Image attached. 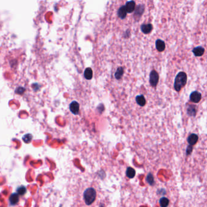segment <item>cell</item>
<instances>
[{
	"label": "cell",
	"instance_id": "1",
	"mask_svg": "<svg viewBox=\"0 0 207 207\" xmlns=\"http://www.w3.org/2000/svg\"><path fill=\"white\" fill-rule=\"evenodd\" d=\"M187 81V75L183 71H180L176 75L174 83V87L176 91H180V90L185 87Z\"/></svg>",
	"mask_w": 207,
	"mask_h": 207
},
{
	"label": "cell",
	"instance_id": "2",
	"mask_svg": "<svg viewBox=\"0 0 207 207\" xmlns=\"http://www.w3.org/2000/svg\"><path fill=\"white\" fill-rule=\"evenodd\" d=\"M96 192L93 188H88L84 192V199L87 205L92 204L95 200Z\"/></svg>",
	"mask_w": 207,
	"mask_h": 207
},
{
	"label": "cell",
	"instance_id": "3",
	"mask_svg": "<svg viewBox=\"0 0 207 207\" xmlns=\"http://www.w3.org/2000/svg\"><path fill=\"white\" fill-rule=\"evenodd\" d=\"M159 81V74L155 70H152L150 74V83L152 87H155Z\"/></svg>",
	"mask_w": 207,
	"mask_h": 207
},
{
	"label": "cell",
	"instance_id": "4",
	"mask_svg": "<svg viewBox=\"0 0 207 207\" xmlns=\"http://www.w3.org/2000/svg\"><path fill=\"white\" fill-rule=\"evenodd\" d=\"M202 99L201 93L197 91H192L189 95V100L193 103H199Z\"/></svg>",
	"mask_w": 207,
	"mask_h": 207
},
{
	"label": "cell",
	"instance_id": "5",
	"mask_svg": "<svg viewBox=\"0 0 207 207\" xmlns=\"http://www.w3.org/2000/svg\"><path fill=\"white\" fill-rule=\"evenodd\" d=\"M71 112L74 114H77L79 111V104L76 101H73L71 102L69 106Z\"/></svg>",
	"mask_w": 207,
	"mask_h": 207
},
{
	"label": "cell",
	"instance_id": "6",
	"mask_svg": "<svg viewBox=\"0 0 207 207\" xmlns=\"http://www.w3.org/2000/svg\"><path fill=\"white\" fill-rule=\"evenodd\" d=\"M124 6H125V8L126 10V12L130 13L133 12L135 10L136 3L133 0L129 1L126 2V4L124 5Z\"/></svg>",
	"mask_w": 207,
	"mask_h": 207
},
{
	"label": "cell",
	"instance_id": "7",
	"mask_svg": "<svg viewBox=\"0 0 207 207\" xmlns=\"http://www.w3.org/2000/svg\"><path fill=\"white\" fill-rule=\"evenodd\" d=\"M186 112L188 116L191 117H194L196 115L197 113V110H196V107L195 105L191 104V105H188L186 108Z\"/></svg>",
	"mask_w": 207,
	"mask_h": 207
},
{
	"label": "cell",
	"instance_id": "8",
	"mask_svg": "<svg viewBox=\"0 0 207 207\" xmlns=\"http://www.w3.org/2000/svg\"><path fill=\"white\" fill-rule=\"evenodd\" d=\"M198 139H199L198 136L194 133H192V134H191L188 137L187 142H188L189 145L193 146L194 145H195L197 143V142L198 141Z\"/></svg>",
	"mask_w": 207,
	"mask_h": 207
},
{
	"label": "cell",
	"instance_id": "9",
	"mask_svg": "<svg viewBox=\"0 0 207 207\" xmlns=\"http://www.w3.org/2000/svg\"><path fill=\"white\" fill-rule=\"evenodd\" d=\"M195 56H202L205 52V48L201 46L196 47L192 50Z\"/></svg>",
	"mask_w": 207,
	"mask_h": 207
},
{
	"label": "cell",
	"instance_id": "10",
	"mask_svg": "<svg viewBox=\"0 0 207 207\" xmlns=\"http://www.w3.org/2000/svg\"><path fill=\"white\" fill-rule=\"evenodd\" d=\"M153 30V25L151 24H143L141 25V30L145 34L150 33Z\"/></svg>",
	"mask_w": 207,
	"mask_h": 207
},
{
	"label": "cell",
	"instance_id": "11",
	"mask_svg": "<svg viewBox=\"0 0 207 207\" xmlns=\"http://www.w3.org/2000/svg\"><path fill=\"white\" fill-rule=\"evenodd\" d=\"M156 48L159 51H163L165 49V44L164 41L161 39H157L156 41Z\"/></svg>",
	"mask_w": 207,
	"mask_h": 207
},
{
	"label": "cell",
	"instance_id": "12",
	"mask_svg": "<svg viewBox=\"0 0 207 207\" xmlns=\"http://www.w3.org/2000/svg\"><path fill=\"white\" fill-rule=\"evenodd\" d=\"M19 194L18 193H13L10 195L9 202L11 205H15L19 202Z\"/></svg>",
	"mask_w": 207,
	"mask_h": 207
},
{
	"label": "cell",
	"instance_id": "13",
	"mask_svg": "<svg viewBox=\"0 0 207 207\" xmlns=\"http://www.w3.org/2000/svg\"><path fill=\"white\" fill-rule=\"evenodd\" d=\"M126 14H127V12H126V9H125L124 5L121 6V7L118 9L117 15H118V16H119L120 18L123 19V18L126 16Z\"/></svg>",
	"mask_w": 207,
	"mask_h": 207
},
{
	"label": "cell",
	"instance_id": "14",
	"mask_svg": "<svg viewBox=\"0 0 207 207\" xmlns=\"http://www.w3.org/2000/svg\"><path fill=\"white\" fill-rule=\"evenodd\" d=\"M136 102L140 106H144L146 104V100L143 95H139L136 97Z\"/></svg>",
	"mask_w": 207,
	"mask_h": 207
},
{
	"label": "cell",
	"instance_id": "15",
	"mask_svg": "<svg viewBox=\"0 0 207 207\" xmlns=\"http://www.w3.org/2000/svg\"><path fill=\"white\" fill-rule=\"evenodd\" d=\"M84 77H85V79H87L88 80L91 79L93 77V71H92L91 68L90 67L87 68L84 71Z\"/></svg>",
	"mask_w": 207,
	"mask_h": 207
},
{
	"label": "cell",
	"instance_id": "16",
	"mask_svg": "<svg viewBox=\"0 0 207 207\" xmlns=\"http://www.w3.org/2000/svg\"><path fill=\"white\" fill-rule=\"evenodd\" d=\"M126 175L130 179L133 178L136 175V171H135L134 169L131 168V167L127 168V169L126 170Z\"/></svg>",
	"mask_w": 207,
	"mask_h": 207
},
{
	"label": "cell",
	"instance_id": "17",
	"mask_svg": "<svg viewBox=\"0 0 207 207\" xmlns=\"http://www.w3.org/2000/svg\"><path fill=\"white\" fill-rule=\"evenodd\" d=\"M169 200L165 197H162L159 200V204L160 207H167L169 205Z\"/></svg>",
	"mask_w": 207,
	"mask_h": 207
},
{
	"label": "cell",
	"instance_id": "18",
	"mask_svg": "<svg viewBox=\"0 0 207 207\" xmlns=\"http://www.w3.org/2000/svg\"><path fill=\"white\" fill-rule=\"evenodd\" d=\"M123 73V68L121 67H119L115 73V77L117 79H119L122 77Z\"/></svg>",
	"mask_w": 207,
	"mask_h": 207
},
{
	"label": "cell",
	"instance_id": "19",
	"mask_svg": "<svg viewBox=\"0 0 207 207\" xmlns=\"http://www.w3.org/2000/svg\"><path fill=\"white\" fill-rule=\"evenodd\" d=\"M32 135L30 133H28V134H25L23 137H22V140L25 143H29L31 140H32Z\"/></svg>",
	"mask_w": 207,
	"mask_h": 207
},
{
	"label": "cell",
	"instance_id": "20",
	"mask_svg": "<svg viewBox=\"0 0 207 207\" xmlns=\"http://www.w3.org/2000/svg\"><path fill=\"white\" fill-rule=\"evenodd\" d=\"M146 182L150 185H153L154 184V179L153 174L151 173H148L146 176Z\"/></svg>",
	"mask_w": 207,
	"mask_h": 207
},
{
	"label": "cell",
	"instance_id": "21",
	"mask_svg": "<svg viewBox=\"0 0 207 207\" xmlns=\"http://www.w3.org/2000/svg\"><path fill=\"white\" fill-rule=\"evenodd\" d=\"M16 191H17V193L19 195L22 196V195H24V194H25L26 193L27 189H26V188L24 186L22 185V186H20L18 188Z\"/></svg>",
	"mask_w": 207,
	"mask_h": 207
},
{
	"label": "cell",
	"instance_id": "22",
	"mask_svg": "<svg viewBox=\"0 0 207 207\" xmlns=\"http://www.w3.org/2000/svg\"><path fill=\"white\" fill-rule=\"evenodd\" d=\"M192 150H193V147L192 145H189L187 148H186V156H189L191 154L192 151Z\"/></svg>",
	"mask_w": 207,
	"mask_h": 207
},
{
	"label": "cell",
	"instance_id": "23",
	"mask_svg": "<svg viewBox=\"0 0 207 207\" xmlns=\"http://www.w3.org/2000/svg\"><path fill=\"white\" fill-rule=\"evenodd\" d=\"M25 91V88L22 87H19L16 88V93L19 94H22V93L24 92Z\"/></svg>",
	"mask_w": 207,
	"mask_h": 207
},
{
	"label": "cell",
	"instance_id": "24",
	"mask_svg": "<svg viewBox=\"0 0 207 207\" xmlns=\"http://www.w3.org/2000/svg\"><path fill=\"white\" fill-rule=\"evenodd\" d=\"M100 207H104V205H100Z\"/></svg>",
	"mask_w": 207,
	"mask_h": 207
},
{
	"label": "cell",
	"instance_id": "25",
	"mask_svg": "<svg viewBox=\"0 0 207 207\" xmlns=\"http://www.w3.org/2000/svg\"><path fill=\"white\" fill-rule=\"evenodd\" d=\"M59 207H62V205H61V206H59Z\"/></svg>",
	"mask_w": 207,
	"mask_h": 207
}]
</instances>
